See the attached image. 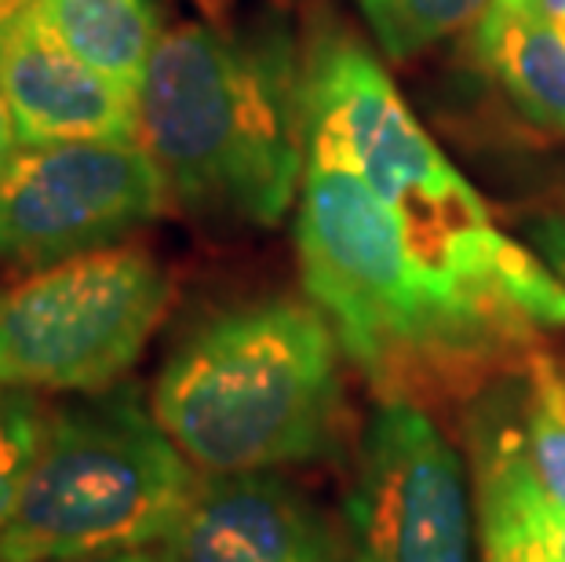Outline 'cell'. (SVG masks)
Here are the masks:
<instances>
[{
	"instance_id": "cell-2",
	"label": "cell",
	"mask_w": 565,
	"mask_h": 562,
	"mask_svg": "<svg viewBox=\"0 0 565 562\" xmlns=\"http://www.w3.org/2000/svg\"><path fill=\"white\" fill-rule=\"evenodd\" d=\"M139 139L175 205L274 226L307 169L303 44L285 22L252 33L190 22L161 33L139 92Z\"/></svg>"
},
{
	"instance_id": "cell-4",
	"label": "cell",
	"mask_w": 565,
	"mask_h": 562,
	"mask_svg": "<svg viewBox=\"0 0 565 562\" xmlns=\"http://www.w3.org/2000/svg\"><path fill=\"white\" fill-rule=\"evenodd\" d=\"M201 483L136 388L117 384L47 413L0 562H58L158 548Z\"/></svg>"
},
{
	"instance_id": "cell-7",
	"label": "cell",
	"mask_w": 565,
	"mask_h": 562,
	"mask_svg": "<svg viewBox=\"0 0 565 562\" xmlns=\"http://www.w3.org/2000/svg\"><path fill=\"white\" fill-rule=\"evenodd\" d=\"M347 562H482L460 453L424 405L380 402L347 489Z\"/></svg>"
},
{
	"instance_id": "cell-14",
	"label": "cell",
	"mask_w": 565,
	"mask_h": 562,
	"mask_svg": "<svg viewBox=\"0 0 565 562\" xmlns=\"http://www.w3.org/2000/svg\"><path fill=\"white\" fill-rule=\"evenodd\" d=\"M47 413L52 410L33 391L0 388V530L19 505L22 483L41 449Z\"/></svg>"
},
{
	"instance_id": "cell-17",
	"label": "cell",
	"mask_w": 565,
	"mask_h": 562,
	"mask_svg": "<svg viewBox=\"0 0 565 562\" xmlns=\"http://www.w3.org/2000/svg\"><path fill=\"white\" fill-rule=\"evenodd\" d=\"M19 150V136H15V121H11V110L4 103V92H0V172H4V165L15 158Z\"/></svg>"
},
{
	"instance_id": "cell-11",
	"label": "cell",
	"mask_w": 565,
	"mask_h": 562,
	"mask_svg": "<svg viewBox=\"0 0 565 562\" xmlns=\"http://www.w3.org/2000/svg\"><path fill=\"white\" fill-rule=\"evenodd\" d=\"M475 52L529 121L565 136V41L536 0H492L475 26Z\"/></svg>"
},
{
	"instance_id": "cell-9",
	"label": "cell",
	"mask_w": 565,
	"mask_h": 562,
	"mask_svg": "<svg viewBox=\"0 0 565 562\" xmlns=\"http://www.w3.org/2000/svg\"><path fill=\"white\" fill-rule=\"evenodd\" d=\"M161 562H347V530L281 471L201 475Z\"/></svg>"
},
{
	"instance_id": "cell-8",
	"label": "cell",
	"mask_w": 565,
	"mask_h": 562,
	"mask_svg": "<svg viewBox=\"0 0 565 562\" xmlns=\"http://www.w3.org/2000/svg\"><path fill=\"white\" fill-rule=\"evenodd\" d=\"M478 533L565 516V358L533 351L467 410Z\"/></svg>"
},
{
	"instance_id": "cell-3",
	"label": "cell",
	"mask_w": 565,
	"mask_h": 562,
	"mask_svg": "<svg viewBox=\"0 0 565 562\" xmlns=\"http://www.w3.org/2000/svg\"><path fill=\"white\" fill-rule=\"evenodd\" d=\"M343 347L296 296L215 310L158 373L150 410L201 475L281 471L332 457L343 432Z\"/></svg>"
},
{
	"instance_id": "cell-5",
	"label": "cell",
	"mask_w": 565,
	"mask_h": 562,
	"mask_svg": "<svg viewBox=\"0 0 565 562\" xmlns=\"http://www.w3.org/2000/svg\"><path fill=\"white\" fill-rule=\"evenodd\" d=\"M172 278L142 245H110L0 289V388L99 394L147 351Z\"/></svg>"
},
{
	"instance_id": "cell-10",
	"label": "cell",
	"mask_w": 565,
	"mask_h": 562,
	"mask_svg": "<svg viewBox=\"0 0 565 562\" xmlns=\"http://www.w3.org/2000/svg\"><path fill=\"white\" fill-rule=\"evenodd\" d=\"M0 92L19 147L139 139V99L47 33L30 4L0 26Z\"/></svg>"
},
{
	"instance_id": "cell-16",
	"label": "cell",
	"mask_w": 565,
	"mask_h": 562,
	"mask_svg": "<svg viewBox=\"0 0 565 562\" xmlns=\"http://www.w3.org/2000/svg\"><path fill=\"white\" fill-rule=\"evenodd\" d=\"M522 242L565 282V198L525 216Z\"/></svg>"
},
{
	"instance_id": "cell-12",
	"label": "cell",
	"mask_w": 565,
	"mask_h": 562,
	"mask_svg": "<svg viewBox=\"0 0 565 562\" xmlns=\"http://www.w3.org/2000/svg\"><path fill=\"white\" fill-rule=\"evenodd\" d=\"M30 11L58 44L139 99L161 41L150 0H30Z\"/></svg>"
},
{
	"instance_id": "cell-1",
	"label": "cell",
	"mask_w": 565,
	"mask_h": 562,
	"mask_svg": "<svg viewBox=\"0 0 565 562\" xmlns=\"http://www.w3.org/2000/svg\"><path fill=\"white\" fill-rule=\"evenodd\" d=\"M296 256L380 402L475 399L565 329V282L492 220L343 22L307 41Z\"/></svg>"
},
{
	"instance_id": "cell-13",
	"label": "cell",
	"mask_w": 565,
	"mask_h": 562,
	"mask_svg": "<svg viewBox=\"0 0 565 562\" xmlns=\"http://www.w3.org/2000/svg\"><path fill=\"white\" fill-rule=\"evenodd\" d=\"M383 59L405 63L486 15L492 0H358Z\"/></svg>"
},
{
	"instance_id": "cell-15",
	"label": "cell",
	"mask_w": 565,
	"mask_h": 562,
	"mask_svg": "<svg viewBox=\"0 0 565 562\" xmlns=\"http://www.w3.org/2000/svg\"><path fill=\"white\" fill-rule=\"evenodd\" d=\"M482 562H565V516L486 533Z\"/></svg>"
},
{
	"instance_id": "cell-19",
	"label": "cell",
	"mask_w": 565,
	"mask_h": 562,
	"mask_svg": "<svg viewBox=\"0 0 565 562\" xmlns=\"http://www.w3.org/2000/svg\"><path fill=\"white\" fill-rule=\"evenodd\" d=\"M540 15H544L551 26H555V33L565 41V0H536Z\"/></svg>"
},
{
	"instance_id": "cell-20",
	"label": "cell",
	"mask_w": 565,
	"mask_h": 562,
	"mask_svg": "<svg viewBox=\"0 0 565 562\" xmlns=\"http://www.w3.org/2000/svg\"><path fill=\"white\" fill-rule=\"evenodd\" d=\"M26 4H30V0H0V26H4L11 15H19Z\"/></svg>"
},
{
	"instance_id": "cell-18",
	"label": "cell",
	"mask_w": 565,
	"mask_h": 562,
	"mask_svg": "<svg viewBox=\"0 0 565 562\" xmlns=\"http://www.w3.org/2000/svg\"><path fill=\"white\" fill-rule=\"evenodd\" d=\"M58 562H161L158 552H117V555H84V559H58Z\"/></svg>"
},
{
	"instance_id": "cell-6",
	"label": "cell",
	"mask_w": 565,
	"mask_h": 562,
	"mask_svg": "<svg viewBox=\"0 0 565 562\" xmlns=\"http://www.w3.org/2000/svg\"><path fill=\"white\" fill-rule=\"evenodd\" d=\"M142 139L19 147L0 172V259L41 271L121 245L168 205Z\"/></svg>"
}]
</instances>
